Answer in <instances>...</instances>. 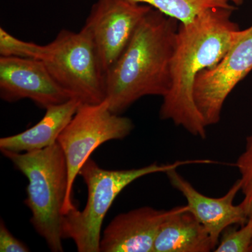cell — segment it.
<instances>
[{"instance_id":"1","label":"cell","mask_w":252,"mask_h":252,"mask_svg":"<svg viewBox=\"0 0 252 252\" xmlns=\"http://www.w3.org/2000/svg\"><path fill=\"white\" fill-rule=\"evenodd\" d=\"M235 9L214 8L179 25L171 84L162 97L159 117L203 140L207 137V126L194 102V84L202 71L223 59L240 34L241 30L231 20Z\"/></svg>"},{"instance_id":"2","label":"cell","mask_w":252,"mask_h":252,"mask_svg":"<svg viewBox=\"0 0 252 252\" xmlns=\"http://www.w3.org/2000/svg\"><path fill=\"white\" fill-rule=\"evenodd\" d=\"M179 22L152 8L107 73L106 98L122 114L142 97H163L171 84V63Z\"/></svg>"},{"instance_id":"3","label":"cell","mask_w":252,"mask_h":252,"mask_svg":"<svg viewBox=\"0 0 252 252\" xmlns=\"http://www.w3.org/2000/svg\"><path fill=\"white\" fill-rule=\"evenodd\" d=\"M1 154L28 180L24 203L32 214L31 223L51 252H63V209L68 187L67 162L57 142L41 150Z\"/></svg>"},{"instance_id":"4","label":"cell","mask_w":252,"mask_h":252,"mask_svg":"<svg viewBox=\"0 0 252 252\" xmlns=\"http://www.w3.org/2000/svg\"><path fill=\"white\" fill-rule=\"evenodd\" d=\"M208 159L177 160L130 170H106L89 158L79 171L88 189L87 203L82 211L75 207L64 215L63 240L71 239L79 252H99L102 223L107 212L121 192L129 185L154 173L165 172L184 165L212 164Z\"/></svg>"},{"instance_id":"5","label":"cell","mask_w":252,"mask_h":252,"mask_svg":"<svg viewBox=\"0 0 252 252\" xmlns=\"http://www.w3.org/2000/svg\"><path fill=\"white\" fill-rule=\"evenodd\" d=\"M41 61L61 87L82 104H99L106 98L107 73L91 36L62 30L44 45Z\"/></svg>"},{"instance_id":"6","label":"cell","mask_w":252,"mask_h":252,"mask_svg":"<svg viewBox=\"0 0 252 252\" xmlns=\"http://www.w3.org/2000/svg\"><path fill=\"white\" fill-rule=\"evenodd\" d=\"M133 128L132 121L111 112L105 99L99 104H81L57 141L64 152L68 172L63 215L76 207L72 202L73 185L93 152L109 141L126 138Z\"/></svg>"},{"instance_id":"7","label":"cell","mask_w":252,"mask_h":252,"mask_svg":"<svg viewBox=\"0 0 252 252\" xmlns=\"http://www.w3.org/2000/svg\"><path fill=\"white\" fill-rule=\"evenodd\" d=\"M252 70V26L241 30L223 59L197 76L193 99L207 127L220 122L225 99Z\"/></svg>"},{"instance_id":"8","label":"cell","mask_w":252,"mask_h":252,"mask_svg":"<svg viewBox=\"0 0 252 252\" xmlns=\"http://www.w3.org/2000/svg\"><path fill=\"white\" fill-rule=\"evenodd\" d=\"M152 7L130 0H97L82 29L94 41L102 67L110 70Z\"/></svg>"},{"instance_id":"9","label":"cell","mask_w":252,"mask_h":252,"mask_svg":"<svg viewBox=\"0 0 252 252\" xmlns=\"http://www.w3.org/2000/svg\"><path fill=\"white\" fill-rule=\"evenodd\" d=\"M0 97L5 102L29 99L40 108L74 98L58 84L39 60L0 57Z\"/></svg>"},{"instance_id":"10","label":"cell","mask_w":252,"mask_h":252,"mask_svg":"<svg viewBox=\"0 0 252 252\" xmlns=\"http://www.w3.org/2000/svg\"><path fill=\"white\" fill-rule=\"evenodd\" d=\"M177 170L165 172L170 185L185 196L189 211L206 228L216 246L220 235L227 228L234 225L241 226L248 221V217L243 206L234 204L237 194L241 190L240 179L224 195L212 198L198 191Z\"/></svg>"},{"instance_id":"11","label":"cell","mask_w":252,"mask_h":252,"mask_svg":"<svg viewBox=\"0 0 252 252\" xmlns=\"http://www.w3.org/2000/svg\"><path fill=\"white\" fill-rule=\"evenodd\" d=\"M180 207L165 210L145 206L119 214L104 229L99 252H154L162 223Z\"/></svg>"},{"instance_id":"12","label":"cell","mask_w":252,"mask_h":252,"mask_svg":"<svg viewBox=\"0 0 252 252\" xmlns=\"http://www.w3.org/2000/svg\"><path fill=\"white\" fill-rule=\"evenodd\" d=\"M81 104L79 99L72 98L64 103L49 107L46 109L44 117L32 127L16 135L1 137L0 150L31 152L56 143Z\"/></svg>"},{"instance_id":"13","label":"cell","mask_w":252,"mask_h":252,"mask_svg":"<svg viewBox=\"0 0 252 252\" xmlns=\"http://www.w3.org/2000/svg\"><path fill=\"white\" fill-rule=\"evenodd\" d=\"M216 248L206 228L186 205L162 223L154 243V252H209Z\"/></svg>"},{"instance_id":"14","label":"cell","mask_w":252,"mask_h":252,"mask_svg":"<svg viewBox=\"0 0 252 252\" xmlns=\"http://www.w3.org/2000/svg\"><path fill=\"white\" fill-rule=\"evenodd\" d=\"M132 2L147 4L180 23L193 21L198 15L214 8L237 9L230 0H130Z\"/></svg>"},{"instance_id":"15","label":"cell","mask_w":252,"mask_h":252,"mask_svg":"<svg viewBox=\"0 0 252 252\" xmlns=\"http://www.w3.org/2000/svg\"><path fill=\"white\" fill-rule=\"evenodd\" d=\"M44 45L21 40L0 28V55L4 57L23 58L39 60L42 59Z\"/></svg>"},{"instance_id":"16","label":"cell","mask_w":252,"mask_h":252,"mask_svg":"<svg viewBox=\"0 0 252 252\" xmlns=\"http://www.w3.org/2000/svg\"><path fill=\"white\" fill-rule=\"evenodd\" d=\"M252 244V217L239 229L228 227L220 235L215 252H250Z\"/></svg>"},{"instance_id":"17","label":"cell","mask_w":252,"mask_h":252,"mask_svg":"<svg viewBox=\"0 0 252 252\" xmlns=\"http://www.w3.org/2000/svg\"><path fill=\"white\" fill-rule=\"evenodd\" d=\"M235 166L241 175V190L244 198L240 205L247 217H252V131L247 137L245 151L239 157Z\"/></svg>"},{"instance_id":"18","label":"cell","mask_w":252,"mask_h":252,"mask_svg":"<svg viewBox=\"0 0 252 252\" xmlns=\"http://www.w3.org/2000/svg\"><path fill=\"white\" fill-rule=\"evenodd\" d=\"M0 252H28L30 249L27 245L15 238L6 228L4 220L0 222Z\"/></svg>"},{"instance_id":"19","label":"cell","mask_w":252,"mask_h":252,"mask_svg":"<svg viewBox=\"0 0 252 252\" xmlns=\"http://www.w3.org/2000/svg\"><path fill=\"white\" fill-rule=\"evenodd\" d=\"M244 1H245V0H230V2L234 4L235 6H236L237 7L239 6H241L244 3Z\"/></svg>"},{"instance_id":"20","label":"cell","mask_w":252,"mask_h":252,"mask_svg":"<svg viewBox=\"0 0 252 252\" xmlns=\"http://www.w3.org/2000/svg\"><path fill=\"white\" fill-rule=\"evenodd\" d=\"M250 252H252V244L251 247H250Z\"/></svg>"}]
</instances>
